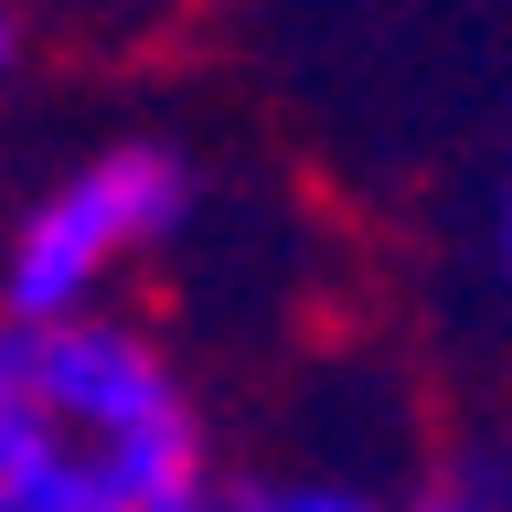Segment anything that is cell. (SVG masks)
<instances>
[{
  "mask_svg": "<svg viewBox=\"0 0 512 512\" xmlns=\"http://www.w3.org/2000/svg\"><path fill=\"white\" fill-rule=\"evenodd\" d=\"M11 512H235L214 395L139 310L0 320Z\"/></svg>",
  "mask_w": 512,
  "mask_h": 512,
  "instance_id": "6da1fadb",
  "label": "cell"
},
{
  "mask_svg": "<svg viewBox=\"0 0 512 512\" xmlns=\"http://www.w3.org/2000/svg\"><path fill=\"white\" fill-rule=\"evenodd\" d=\"M192 203H203V171L171 139H107L64 160L0 235V320L118 310L128 278L192 235Z\"/></svg>",
  "mask_w": 512,
  "mask_h": 512,
  "instance_id": "7a4b0ae2",
  "label": "cell"
},
{
  "mask_svg": "<svg viewBox=\"0 0 512 512\" xmlns=\"http://www.w3.org/2000/svg\"><path fill=\"white\" fill-rule=\"evenodd\" d=\"M406 502L416 512H512V416L448 427V438L406 470Z\"/></svg>",
  "mask_w": 512,
  "mask_h": 512,
  "instance_id": "3957f363",
  "label": "cell"
},
{
  "mask_svg": "<svg viewBox=\"0 0 512 512\" xmlns=\"http://www.w3.org/2000/svg\"><path fill=\"white\" fill-rule=\"evenodd\" d=\"M235 512H416L406 480L352 470V459H278V470H235Z\"/></svg>",
  "mask_w": 512,
  "mask_h": 512,
  "instance_id": "277c9868",
  "label": "cell"
},
{
  "mask_svg": "<svg viewBox=\"0 0 512 512\" xmlns=\"http://www.w3.org/2000/svg\"><path fill=\"white\" fill-rule=\"evenodd\" d=\"M491 278L512 299V150H502V182H491Z\"/></svg>",
  "mask_w": 512,
  "mask_h": 512,
  "instance_id": "5b68a950",
  "label": "cell"
},
{
  "mask_svg": "<svg viewBox=\"0 0 512 512\" xmlns=\"http://www.w3.org/2000/svg\"><path fill=\"white\" fill-rule=\"evenodd\" d=\"M11 54H22V22H11V0H0V86H11Z\"/></svg>",
  "mask_w": 512,
  "mask_h": 512,
  "instance_id": "8992f818",
  "label": "cell"
},
{
  "mask_svg": "<svg viewBox=\"0 0 512 512\" xmlns=\"http://www.w3.org/2000/svg\"><path fill=\"white\" fill-rule=\"evenodd\" d=\"M0 512H11V502H0Z\"/></svg>",
  "mask_w": 512,
  "mask_h": 512,
  "instance_id": "52a82bcc",
  "label": "cell"
}]
</instances>
